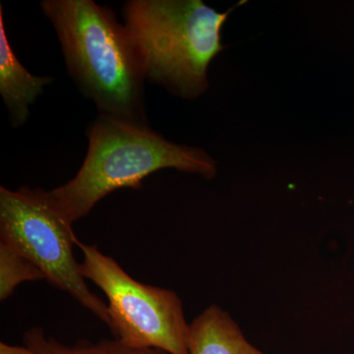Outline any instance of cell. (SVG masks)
I'll return each instance as SVG.
<instances>
[{
  "label": "cell",
  "mask_w": 354,
  "mask_h": 354,
  "mask_svg": "<svg viewBox=\"0 0 354 354\" xmlns=\"http://www.w3.org/2000/svg\"><path fill=\"white\" fill-rule=\"evenodd\" d=\"M70 75L100 114L147 123L143 57L127 26L93 0H44Z\"/></svg>",
  "instance_id": "6da1fadb"
},
{
  "label": "cell",
  "mask_w": 354,
  "mask_h": 354,
  "mask_svg": "<svg viewBox=\"0 0 354 354\" xmlns=\"http://www.w3.org/2000/svg\"><path fill=\"white\" fill-rule=\"evenodd\" d=\"M88 149L82 167L71 180L48 192L51 202L73 225L109 193L139 188L147 176L164 169L216 174L211 156L195 147L178 145L148 125L100 114L88 131Z\"/></svg>",
  "instance_id": "7a4b0ae2"
},
{
  "label": "cell",
  "mask_w": 354,
  "mask_h": 354,
  "mask_svg": "<svg viewBox=\"0 0 354 354\" xmlns=\"http://www.w3.org/2000/svg\"><path fill=\"white\" fill-rule=\"evenodd\" d=\"M234 8L218 12L201 0H132L125 26L138 44L146 78L184 99L209 88L207 71L225 50L221 31Z\"/></svg>",
  "instance_id": "3957f363"
},
{
  "label": "cell",
  "mask_w": 354,
  "mask_h": 354,
  "mask_svg": "<svg viewBox=\"0 0 354 354\" xmlns=\"http://www.w3.org/2000/svg\"><path fill=\"white\" fill-rule=\"evenodd\" d=\"M1 241L41 270L46 281L69 293L111 328L108 305L91 291L74 257L79 243L72 223L58 211L46 191L0 187Z\"/></svg>",
  "instance_id": "277c9868"
},
{
  "label": "cell",
  "mask_w": 354,
  "mask_h": 354,
  "mask_svg": "<svg viewBox=\"0 0 354 354\" xmlns=\"http://www.w3.org/2000/svg\"><path fill=\"white\" fill-rule=\"evenodd\" d=\"M77 246L84 257L81 274L108 297L115 339L131 348L189 354L190 324L174 291L140 283L97 246Z\"/></svg>",
  "instance_id": "5b68a950"
},
{
  "label": "cell",
  "mask_w": 354,
  "mask_h": 354,
  "mask_svg": "<svg viewBox=\"0 0 354 354\" xmlns=\"http://www.w3.org/2000/svg\"><path fill=\"white\" fill-rule=\"evenodd\" d=\"M53 81L50 76L32 75L16 57L7 38L3 9L0 6V94L14 127L24 124L30 115V106Z\"/></svg>",
  "instance_id": "8992f818"
},
{
  "label": "cell",
  "mask_w": 354,
  "mask_h": 354,
  "mask_svg": "<svg viewBox=\"0 0 354 354\" xmlns=\"http://www.w3.org/2000/svg\"><path fill=\"white\" fill-rule=\"evenodd\" d=\"M189 354H266L247 341L227 311L211 305L190 324Z\"/></svg>",
  "instance_id": "52a82bcc"
},
{
  "label": "cell",
  "mask_w": 354,
  "mask_h": 354,
  "mask_svg": "<svg viewBox=\"0 0 354 354\" xmlns=\"http://www.w3.org/2000/svg\"><path fill=\"white\" fill-rule=\"evenodd\" d=\"M24 341L27 348L39 354H167L160 349L131 348L118 339L99 342L82 341L72 346H65L55 337H46L41 329L29 330Z\"/></svg>",
  "instance_id": "ba28073f"
},
{
  "label": "cell",
  "mask_w": 354,
  "mask_h": 354,
  "mask_svg": "<svg viewBox=\"0 0 354 354\" xmlns=\"http://www.w3.org/2000/svg\"><path fill=\"white\" fill-rule=\"evenodd\" d=\"M46 279L34 263L12 246L0 241V299L6 300L24 281Z\"/></svg>",
  "instance_id": "9c48e42d"
},
{
  "label": "cell",
  "mask_w": 354,
  "mask_h": 354,
  "mask_svg": "<svg viewBox=\"0 0 354 354\" xmlns=\"http://www.w3.org/2000/svg\"><path fill=\"white\" fill-rule=\"evenodd\" d=\"M0 354H39L32 349L23 346H10L6 342L0 344Z\"/></svg>",
  "instance_id": "30bf717a"
}]
</instances>
